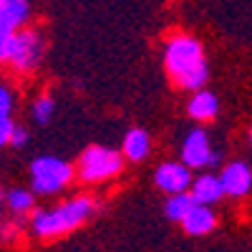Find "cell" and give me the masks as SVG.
Masks as SVG:
<instances>
[{
    "label": "cell",
    "instance_id": "1",
    "mask_svg": "<svg viewBox=\"0 0 252 252\" xmlns=\"http://www.w3.org/2000/svg\"><path fill=\"white\" fill-rule=\"evenodd\" d=\"M164 66L169 71V76L174 78L177 86L187 89V91H199L209 78L202 43L192 35H177L166 43Z\"/></svg>",
    "mask_w": 252,
    "mask_h": 252
},
{
    "label": "cell",
    "instance_id": "2",
    "mask_svg": "<svg viewBox=\"0 0 252 252\" xmlns=\"http://www.w3.org/2000/svg\"><path fill=\"white\" fill-rule=\"evenodd\" d=\"M94 202L89 197H76L71 202H63L56 209H35L33 215V232L43 240L66 235L71 229L81 227L94 215Z\"/></svg>",
    "mask_w": 252,
    "mask_h": 252
},
{
    "label": "cell",
    "instance_id": "3",
    "mask_svg": "<svg viewBox=\"0 0 252 252\" xmlns=\"http://www.w3.org/2000/svg\"><path fill=\"white\" fill-rule=\"evenodd\" d=\"M43 56V38L31 28H20L15 33H0V58L20 73H31L38 68Z\"/></svg>",
    "mask_w": 252,
    "mask_h": 252
},
{
    "label": "cell",
    "instance_id": "4",
    "mask_svg": "<svg viewBox=\"0 0 252 252\" xmlns=\"http://www.w3.org/2000/svg\"><path fill=\"white\" fill-rule=\"evenodd\" d=\"M73 166L58 157H38L31 164V187L35 194H56L73 179Z\"/></svg>",
    "mask_w": 252,
    "mask_h": 252
},
{
    "label": "cell",
    "instance_id": "5",
    "mask_svg": "<svg viewBox=\"0 0 252 252\" xmlns=\"http://www.w3.org/2000/svg\"><path fill=\"white\" fill-rule=\"evenodd\" d=\"M121 169H124L121 154L114 152V149H106V146H89V149L81 154L78 166H76L78 177H81L83 182H89V184L111 179V177H116Z\"/></svg>",
    "mask_w": 252,
    "mask_h": 252
},
{
    "label": "cell",
    "instance_id": "6",
    "mask_svg": "<svg viewBox=\"0 0 252 252\" xmlns=\"http://www.w3.org/2000/svg\"><path fill=\"white\" fill-rule=\"evenodd\" d=\"M192 166H187L184 161H164L157 166L154 172V182L161 192L166 194H177V192H187L192 187V174H189Z\"/></svg>",
    "mask_w": 252,
    "mask_h": 252
},
{
    "label": "cell",
    "instance_id": "7",
    "mask_svg": "<svg viewBox=\"0 0 252 252\" xmlns=\"http://www.w3.org/2000/svg\"><path fill=\"white\" fill-rule=\"evenodd\" d=\"M215 152L212 146H209V139L202 129H194L189 131L184 144H182V161L187 166H192V169H199V166H207L209 161H212Z\"/></svg>",
    "mask_w": 252,
    "mask_h": 252
},
{
    "label": "cell",
    "instance_id": "8",
    "mask_svg": "<svg viewBox=\"0 0 252 252\" xmlns=\"http://www.w3.org/2000/svg\"><path fill=\"white\" fill-rule=\"evenodd\" d=\"M220 179L224 187V194H229V197H245L252 189V169L245 161L227 164L220 174Z\"/></svg>",
    "mask_w": 252,
    "mask_h": 252
},
{
    "label": "cell",
    "instance_id": "9",
    "mask_svg": "<svg viewBox=\"0 0 252 252\" xmlns=\"http://www.w3.org/2000/svg\"><path fill=\"white\" fill-rule=\"evenodd\" d=\"M31 18L28 0H0V33H15Z\"/></svg>",
    "mask_w": 252,
    "mask_h": 252
},
{
    "label": "cell",
    "instance_id": "10",
    "mask_svg": "<svg viewBox=\"0 0 252 252\" xmlns=\"http://www.w3.org/2000/svg\"><path fill=\"white\" fill-rule=\"evenodd\" d=\"M217 224V215L212 212V204H202L197 202L192 207V212H189L184 220H182V227L187 235L192 237H202V235H209Z\"/></svg>",
    "mask_w": 252,
    "mask_h": 252
},
{
    "label": "cell",
    "instance_id": "11",
    "mask_svg": "<svg viewBox=\"0 0 252 252\" xmlns=\"http://www.w3.org/2000/svg\"><path fill=\"white\" fill-rule=\"evenodd\" d=\"M192 197L202 204H217L222 197H224V187H222V179L215 177V174H202L192 182L189 187Z\"/></svg>",
    "mask_w": 252,
    "mask_h": 252
},
{
    "label": "cell",
    "instance_id": "12",
    "mask_svg": "<svg viewBox=\"0 0 252 252\" xmlns=\"http://www.w3.org/2000/svg\"><path fill=\"white\" fill-rule=\"evenodd\" d=\"M187 111H189V116L197 119V121H212L217 116V111H220V101H217L215 94L199 89V91H194V96H192V101H189Z\"/></svg>",
    "mask_w": 252,
    "mask_h": 252
},
{
    "label": "cell",
    "instance_id": "13",
    "mask_svg": "<svg viewBox=\"0 0 252 252\" xmlns=\"http://www.w3.org/2000/svg\"><path fill=\"white\" fill-rule=\"evenodd\" d=\"M149 149H152V139H149V134H146L144 129H131L129 134L124 136V157L129 161L146 159Z\"/></svg>",
    "mask_w": 252,
    "mask_h": 252
},
{
    "label": "cell",
    "instance_id": "14",
    "mask_svg": "<svg viewBox=\"0 0 252 252\" xmlns=\"http://www.w3.org/2000/svg\"><path fill=\"white\" fill-rule=\"evenodd\" d=\"M197 204V199L192 197V192H177V194H169V199H166L164 204V212H166V220L172 222H182L189 212H192V207Z\"/></svg>",
    "mask_w": 252,
    "mask_h": 252
},
{
    "label": "cell",
    "instance_id": "15",
    "mask_svg": "<svg viewBox=\"0 0 252 252\" xmlns=\"http://www.w3.org/2000/svg\"><path fill=\"white\" fill-rule=\"evenodd\" d=\"M5 199H8V207L13 209L15 215H26V212H31L33 204H35V194L28 192V189H20V187L10 189V192L5 194Z\"/></svg>",
    "mask_w": 252,
    "mask_h": 252
},
{
    "label": "cell",
    "instance_id": "16",
    "mask_svg": "<svg viewBox=\"0 0 252 252\" xmlns=\"http://www.w3.org/2000/svg\"><path fill=\"white\" fill-rule=\"evenodd\" d=\"M53 111H56V103H53L51 96H40V98H35L33 109H31V114H33V119H35L38 124H48V119L53 116Z\"/></svg>",
    "mask_w": 252,
    "mask_h": 252
},
{
    "label": "cell",
    "instance_id": "17",
    "mask_svg": "<svg viewBox=\"0 0 252 252\" xmlns=\"http://www.w3.org/2000/svg\"><path fill=\"white\" fill-rule=\"evenodd\" d=\"M15 124L10 121V116H0V144H10Z\"/></svg>",
    "mask_w": 252,
    "mask_h": 252
},
{
    "label": "cell",
    "instance_id": "18",
    "mask_svg": "<svg viewBox=\"0 0 252 252\" xmlns=\"http://www.w3.org/2000/svg\"><path fill=\"white\" fill-rule=\"evenodd\" d=\"M10 144L15 146V149H23V146L28 144V131L23 129V126H18V124H15V129H13V136H10Z\"/></svg>",
    "mask_w": 252,
    "mask_h": 252
},
{
    "label": "cell",
    "instance_id": "19",
    "mask_svg": "<svg viewBox=\"0 0 252 252\" xmlns=\"http://www.w3.org/2000/svg\"><path fill=\"white\" fill-rule=\"evenodd\" d=\"M10 106H13V96L8 89H0V116H10Z\"/></svg>",
    "mask_w": 252,
    "mask_h": 252
},
{
    "label": "cell",
    "instance_id": "20",
    "mask_svg": "<svg viewBox=\"0 0 252 252\" xmlns=\"http://www.w3.org/2000/svg\"><path fill=\"white\" fill-rule=\"evenodd\" d=\"M250 141H252V131H250Z\"/></svg>",
    "mask_w": 252,
    "mask_h": 252
}]
</instances>
